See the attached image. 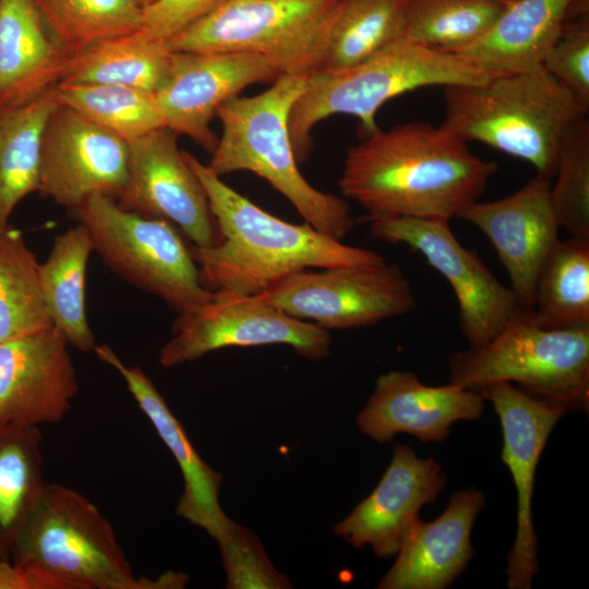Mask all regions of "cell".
<instances>
[{"label": "cell", "instance_id": "obj_2", "mask_svg": "<svg viewBox=\"0 0 589 589\" xmlns=\"http://www.w3.org/2000/svg\"><path fill=\"white\" fill-rule=\"evenodd\" d=\"M183 156L202 183L221 241L192 245L202 284L213 292L255 296L283 279L310 268L380 267L385 259L327 236L310 224L285 221L226 184L195 156Z\"/></svg>", "mask_w": 589, "mask_h": 589}, {"label": "cell", "instance_id": "obj_29", "mask_svg": "<svg viewBox=\"0 0 589 589\" xmlns=\"http://www.w3.org/2000/svg\"><path fill=\"white\" fill-rule=\"evenodd\" d=\"M45 483L39 426H0V560L10 562L16 532Z\"/></svg>", "mask_w": 589, "mask_h": 589}, {"label": "cell", "instance_id": "obj_5", "mask_svg": "<svg viewBox=\"0 0 589 589\" xmlns=\"http://www.w3.org/2000/svg\"><path fill=\"white\" fill-rule=\"evenodd\" d=\"M446 130L555 175L561 141L588 109L543 65L500 74L483 84L444 86Z\"/></svg>", "mask_w": 589, "mask_h": 589}, {"label": "cell", "instance_id": "obj_11", "mask_svg": "<svg viewBox=\"0 0 589 589\" xmlns=\"http://www.w3.org/2000/svg\"><path fill=\"white\" fill-rule=\"evenodd\" d=\"M172 338L158 360L172 368L229 347L288 345L301 357L320 361L329 354L332 336L318 325L292 317L259 296L215 292L208 302L178 313Z\"/></svg>", "mask_w": 589, "mask_h": 589}, {"label": "cell", "instance_id": "obj_25", "mask_svg": "<svg viewBox=\"0 0 589 589\" xmlns=\"http://www.w3.org/2000/svg\"><path fill=\"white\" fill-rule=\"evenodd\" d=\"M94 252L92 238L82 224L58 235L47 259L39 263V283L51 323L69 345L93 351L95 335L86 315V271Z\"/></svg>", "mask_w": 589, "mask_h": 589}, {"label": "cell", "instance_id": "obj_6", "mask_svg": "<svg viewBox=\"0 0 589 589\" xmlns=\"http://www.w3.org/2000/svg\"><path fill=\"white\" fill-rule=\"evenodd\" d=\"M461 56L430 49L400 37L365 61L345 69H316L289 115L298 164L308 159L312 130L333 115L358 118L364 135L378 129V109L398 95L433 85L483 84L494 76Z\"/></svg>", "mask_w": 589, "mask_h": 589}, {"label": "cell", "instance_id": "obj_14", "mask_svg": "<svg viewBox=\"0 0 589 589\" xmlns=\"http://www.w3.org/2000/svg\"><path fill=\"white\" fill-rule=\"evenodd\" d=\"M478 392L492 404L500 419L501 458L517 493L516 536L507 556L506 585L509 589H529L539 568L532 519L536 469L553 428L568 411L507 382L492 383Z\"/></svg>", "mask_w": 589, "mask_h": 589}, {"label": "cell", "instance_id": "obj_3", "mask_svg": "<svg viewBox=\"0 0 589 589\" xmlns=\"http://www.w3.org/2000/svg\"><path fill=\"white\" fill-rule=\"evenodd\" d=\"M10 562L43 589L183 588L189 580L173 572L135 576L110 521L85 495L56 483H45L21 524Z\"/></svg>", "mask_w": 589, "mask_h": 589}, {"label": "cell", "instance_id": "obj_9", "mask_svg": "<svg viewBox=\"0 0 589 589\" xmlns=\"http://www.w3.org/2000/svg\"><path fill=\"white\" fill-rule=\"evenodd\" d=\"M70 213L85 226L94 252L113 273L159 298L177 314L214 298L171 223L127 211L103 194L89 196Z\"/></svg>", "mask_w": 589, "mask_h": 589}, {"label": "cell", "instance_id": "obj_40", "mask_svg": "<svg viewBox=\"0 0 589 589\" xmlns=\"http://www.w3.org/2000/svg\"><path fill=\"white\" fill-rule=\"evenodd\" d=\"M498 1H501V2H503V3H505V4H507V3H510V2H513V1H515V0H498Z\"/></svg>", "mask_w": 589, "mask_h": 589}, {"label": "cell", "instance_id": "obj_27", "mask_svg": "<svg viewBox=\"0 0 589 589\" xmlns=\"http://www.w3.org/2000/svg\"><path fill=\"white\" fill-rule=\"evenodd\" d=\"M57 106L52 88L22 106L0 109V227L38 190L43 132Z\"/></svg>", "mask_w": 589, "mask_h": 589}, {"label": "cell", "instance_id": "obj_36", "mask_svg": "<svg viewBox=\"0 0 589 589\" xmlns=\"http://www.w3.org/2000/svg\"><path fill=\"white\" fill-rule=\"evenodd\" d=\"M216 541L227 577V588H291L288 578L274 567L261 541L251 530L231 521Z\"/></svg>", "mask_w": 589, "mask_h": 589}, {"label": "cell", "instance_id": "obj_32", "mask_svg": "<svg viewBox=\"0 0 589 589\" xmlns=\"http://www.w3.org/2000/svg\"><path fill=\"white\" fill-rule=\"evenodd\" d=\"M38 268L22 231L0 227V342L52 325Z\"/></svg>", "mask_w": 589, "mask_h": 589}, {"label": "cell", "instance_id": "obj_19", "mask_svg": "<svg viewBox=\"0 0 589 589\" xmlns=\"http://www.w3.org/2000/svg\"><path fill=\"white\" fill-rule=\"evenodd\" d=\"M445 485L446 476L436 460L419 458L411 447L396 444L375 489L334 532L357 549L369 545L378 558L394 556L420 508L434 502Z\"/></svg>", "mask_w": 589, "mask_h": 589}, {"label": "cell", "instance_id": "obj_4", "mask_svg": "<svg viewBox=\"0 0 589 589\" xmlns=\"http://www.w3.org/2000/svg\"><path fill=\"white\" fill-rule=\"evenodd\" d=\"M309 73L280 74L263 93L224 103L216 113L223 132L206 166L218 177L241 170L257 175L280 192L305 223L342 240L354 226L348 203L308 182L290 140L289 115L306 87Z\"/></svg>", "mask_w": 589, "mask_h": 589}, {"label": "cell", "instance_id": "obj_17", "mask_svg": "<svg viewBox=\"0 0 589 589\" xmlns=\"http://www.w3.org/2000/svg\"><path fill=\"white\" fill-rule=\"evenodd\" d=\"M79 388L69 342L53 325L0 342V426L57 423Z\"/></svg>", "mask_w": 589, "mask_h": 589}, {"label": "cell", "instance_id": "obj_12", "mask_svg": "<svg viewBox=\"0 0 589 589\" xmlns=\"http://www.w3.org/2000/svg\"><path fill=\"white\" fill-rule=\"evenodd\" d=\"M255 296L326 330L370 326L417 308L409 279L398 265L387 263L303 271Z\"/></svg>", "mask_w": 589, "mask_h": 589}, {"label": "cell", "instance_id": "obj_8", "mask_svg": "<svg viewBox=\"0 0 589 589\" xmlns=\"http://www.w3.org/2000/svg\"><path fill=\"white\" fill-rule=\"evenodd\" d=\"M342 0H227L168 41L171 51L244 52L285 73L318 68Z\"/></svg>", "mask_w": 589, "mask_h": 589}, {"label": "cell", "instance_id": "obj_34", "mask_svg": "<svg viewBox=\"0 0 589 589\" xmlns=\"http://www.w3.org/2000/svg\"><path fill=\"white\" fill-rule=\"evenodd\" d=\"M48 28L70 57L143 25L137 0H35Z\"/></svg>", "mask_w": 589, "mask_h": 589}, {"label": "cell", "instance_id": "obj_41", "mask_svg": "<svg viewBox=\"0 0 589 589\" xmlns=\"http://www.w3.org/2000/svg\"><path fill=\"white\" fill-rule=\"evenodd\" d=\"M0 568H1V560H0ZM1 570V569H0Z\"/></svg>", "mask_w": 589, "mask_h": 589}, {"label": "cell", "instance_id": "obj_22", "mask_svg": "<svg viewBox=\"0 0 589 589\" xmlns=\"http://www.w3.org/2000/svg\"><path fill=\"white\" fill-rule=\"evenodd\" d=\"M93 351L122 376L137 406L175 457L184 483L176 514L217 540L232 521L219 503L221 473L201 458L182 424L140 366L127 365L108 345H96Z\"/></svg>", "mask_w": 589, "mask_h": 589}, {"label": "cell", "instance_id": "obj_20", "mask_svg": "<svg viewBox=\"0 0 589 589\" xmlns=\"http://www.w3.org/2000/svg\"><path fill=\"white\" fill-rule=\"evenodd\" d=\"M482 394L449 383L423 384L410 371L381 374L374 390L357 417L359 430L378 443L397 433L410 434L423 443L443 442L458 421L479 419L484 410Z\"/></svg>", "mask_w": 589, "mask_h": 589}, {"label": "cell", "instance_id": "obj_38", "mask_svg": "<svg viewBox=\"0 0 589 589\" xmlns=\"http://www.w3.org/2000/svg\"><path fill=\"white\" fill-rule=\"evenodd\" d=\"M227 0H156L143 9L145 36L167 43Z\"/></svg>", "mask_w": 589, "mask_h": 589}, {"label": "cell", "instance_id": "obj_21", "mask_svg": "<svg viewBox=\"0 0 589 589\" xmlns=\"http://www.w3.org/2000/svg\"><path fill=\"white\" fill-rule=\"evenodd\" d=\"M483 506L482 491L470 488L453 493L446 509L433 521L418 517L377 588L445 589L452 585L476 553L471 531Z\"/></svg>", "mask_w": 589, "mask_h": 589}, {"label": "cell", "instance_id": "obj_24", "mask_svg": "<svg viewBox=\"0 0 589 589\" xmlns=\"http://www.w3.org/2000/svg\"><path fill=\"white\" fill-rule=\"evenodd\" d=\"M575 0H515L486 35L457 53L493 74L533 70L558 38Z\"/></svg>", "mask_w": 589, "mask_h": 589}, {"label": "cell", "instance_id": "obj_26", "mask_svg": "<svg viewBox=\"0 0 589 589\" xmlns=\"http://www.w3.org/2000/svg\"><path fill=\"white\" fill-rule=\"evenodd\" d=\"M170 57L167 43L137 31L70 57L61 83L115 84L156 94L169 76Z\"/></svg>", "mask_w": 589, "mask_h": 589}, {"label": "cell", "instance_id": "obj_10", "mask_svg": "<svg viewBox=\"0 0 589 589\" xmlns=\"http://www.w3.org/2000/svg\"><path fill=\"white\" fill-rule=\"evenodd\" d=\"M372 238L406 244L420 253L450 285L459 306V326L469 348H479L529 313L477 252L457 240L449 221L414 217L365 218Z\"/></svg>", "mask_w": 589, "mask_h": 589}, {"label": "cell", "instance_id": "obj_23", "mask_svg": "<svg viewBox=\"0 0 589 589\" xmlns=\"http://www.w3.org/2000/svg\"><path fill=\"white\" fill-rule=\"evenodd\" d=\"M69 59L35 0H0V109L22 106L55 88Z\"/></svg>", "mask_w": 589, "mask_h": 589}, {"label": "cell", "instance_id": "obj_18", "mask_svg": "<svg viewBox=\"0 0 589 589\" xmlns=\"http://www.w3.org/2000/svg\"><path fill=\"white\" fill-rule=\"evenodd\" d=\"M551 185V179L536 173L513 194L493 202L476 201L457 215L489 239L507 272L510 289L528 313L543 263L560 240Z\"/></svg>", "mask_w": 589, "mask_h": 589}, {"label": "cell", "instance_id": "obj_37", "mask_svg": "<svg viewBox=\"0 0 589 589\" xmlns=\"http://www.w3.org/2000/svg\"><path fill=\"white\" fill-rule=\"evenodd\" d=\"M542 65L589 109L588 11L574 19L567 17Z\"/></svg>", "mask_w": 589, "mask_h": 589}, {"label": "cell", "instance_id": "obj_1", "mask_svg": "<svg viewBox=\"0 0 589 589\" xmlns=\"http://www.w3.org/2000/svg\"><path fill=\"white\" fill-rule=\"evenodd\" d=\"M498 169L444 127L408 122L364 135L346 154L338 185L365 218L449 221L478 201Z\"/></svg>", "mask_w": 589, "mask_h": 589}, {"label": "cell", "instance_id": "obj_15", "mask_svg": "<svg viewBox=\"0 0 589 589\" xmlns=\"http://www.w3.org/2000/svg\"><path fill=\"white\" fill-rule=\"evenodd\" d=\"M128 168V142L58 104L43 132L38 193L69 211L94 194L117 199Z\"/></svg>", "mask_w": 589, "mask_h": 589}, {"label": "cell", "instance_id": "obj_39", "mask_svg": "<svg viewBox=\"0 0 589 589\" xmlns=\"http://www.w3.org/2000/svg\"><path fill=\"white\" fill-rule=\"evenodd\" d=\"M156 0H137L140 5L144 9L151 4H153Z\"/></svg>", "mask_w": 589, "mask_h": 589}, {"label": "cell", "instance_id": "obj_33", "mask_svg": "<svg viewBox=\"0 0 589 589\" xmlns=\"http://www.w3.org/2000/svg\"><path fill=\"white\" fill-rule=\"evenodd\" d=\"M57 103L130 143L166 127L155 93L115 84L60 83Z\"/></svg>", "mask_w": 589, "mask_h": 589}, {"label": "cell", "instance_id": "obj_31", "mask_svg": "<svg viewBox=\"0 0 589 589\" xmlns=\"http://www.w3.org/2000/svg\"><path fill=\"white\" fill-rule=\"evenodd\" d=\"M402 0H342L317 69L357 65L402 37Z\"/></svg>", "mask_w": 589, "mask_h": 589}, {"label": "cell", "instance_id": "obj_35", "mask_svg": "<svg viewBox=\"0 0 589 589\" xmlns=\"http://www.w3.org/2000/svg\"><path fill=\"white\" fill-rule=\"evenodd\" d=\"M551 199L561 228L570 237L589 239V121L573 123L563 136Z\"/></svg>", "mask_w": 589, "mask_h": 589}, {"label": "cell", "instance_id": "obj_7", "mask_svg": "<svg viewBox=\"0 0 589 589\" xmlns=\"http://www.w3.org/2000/svg\"><path fill=\"white\" fill-rule=\"evenodd\" d=\"M449 383L479 390L497 382L567 411L588 410L589 326L550 329L529 315L479 348L448 358Z\"/></svg>", "mask_w": 589, "mask_h": 589}, {"label": "cell", "instance_id": "obj_30", "mask_svg": "<svg viewBox=\"0 0 589 589\" xmlns=\"http://www.w3.org/2000/svg\"><path fill=\"white\" fill-rule=\"evenodd\" d=\"M505 7L498 0H402V37L457 55L483 38Z\"/></svg>", "mask_w": 589, "mask_h": 589}, {"label": "cell", "instance_id": "obj_28", "mask_svg": "<svg viewBox=\"0 0 589 589\" xmlns=\"http://www.w3.org/2000/svg\"><path fill=\"white\" fill-rule=\"evenodd\" d=\"M529 318L550 329L589 326V239L555 243L538 276Z\"/></svg>", "mask_w": 589, "mask_h": 589}, {"label": "cell", "instance_id": "obj_13", "mask_svg": "<svg viewBox=\"0 0 589 589\" xmlns=\"http://www.w3.org/2000/svg\"><path fill=\"white\" fill-rule=\"evenodd\" d=\"M167 127L129 144V168L116 199L127 211L160 218L178 227L199 248L221 241L205 190Z\"/></svg>", "mask_w": 589, "mask_h": 589}, {"label": "cell", "instance_id": "obj_16", "mask_svg": "<svg viewBox=\"0 0 589 589\" xmlns=\"http://www.w3.org/2000/svg\"><path fill=\"white\" fill-rule=\"evenodd\" d=\"M280 74L272 61L252 53L171 51L169 76L156 93L165 125L212 154L218 137L211 121L218 108L247 86Z\"/></svg>", "mask_w": 589, "mask_h": 589}]
</instances>
